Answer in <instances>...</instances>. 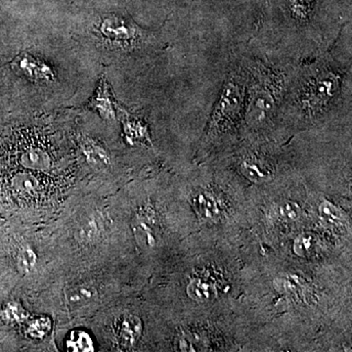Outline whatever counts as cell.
<instances>
[{"mask_svg":"<svg viewBox=\"0 0 352 352\" xmlns=\"http://www.w3.org/2000/svg\"><path fill=\"white\" fill-rule=\"evenodd\" d=\"M101 32L109 41L124 47L140 43L144 34L132 21L116 16L106 18L103 21Z\"/></svg>","mask_w":352,"mask_h":352,"instance_id":"cell-3","label":"cell"},{"mask_svg":"<svg viewBox=\"0 0 352 352\" xmlns=\"http://www.w3.org/2000/svg\"><path fill=\"white\" fill-rule=\"evenodd\" d=\"M243 175L254 183L270 182L274 176V168L265 157L256 154H249L244 157L240 164Z\"/></svg>","mask_w":352,"mask_h":352,"instance_id":"cell-5","label":"cell"},{"mask_svg":"<svg viewBox=\"0 0 352 352\" xmlns=\"http://www.w3.org/2000/svg\"><path fill=\"white\" fill-rule=\"evenodd\" d=\"M117 337L120 346L129 349L136 344L142 333V322L135 315H124L117 324Z\"/></svg>","mask_w":352,"mask_h":352,"instance_id":"cell-6","label":"cell"},{"mask_svg":"<svg viewBox=\"0 0 352 352\" xmlns=\"http://www.w3.org/2000/svg\"><path fill=\"white\" fill-rule=\"evenodd\" d=\"M150 221L146 219H138L134 222V234L138 238L139 242L143 243V245L152 247L155 245L154 227L149 224Z\"/></svg>","mask_w":352,"mask_h":352,"instance_id":"cell-13","label":"cell"},{"mask_svg":"<svg viewBox=\"0 0 352 352\" xmlns=\"http://www.w3.org/2000/svg\"><path fill=\"white\" fill-rule=\"evenodd\" d=\"M193 207L198 214L206 219H214L219 212L214 197L207 192H201L193 199Z\"/></svg>","mask_w":352,"mask_h":352,"instance_id":"cell-10","label":"cell"},{"mask_svg":"<svg viewBox=\"0 0 352 352\" xmlns=\"http://www.w3.org/2000/svg\"><path fill=\"white\" fill-rule=\"evenodd\" d=\"M190 298L198 302H210L217 298V288L214 285L201 279H194L187 287Z\"/></svg>","mask_w":352,"mask_h":352,"instance_id":"cell-9","label":"cell"},{"mask_svg":"<svg viewBox=\"0 0 352 352\" xmlns=\"http://www.w3.org/2000/svg\"><path fill=\"white\" fill-rule=\"evenodd\" d=\"M78 233H80V239L85 241V242H90V241L96 239L98 237L99 233H100L98 222L95 219H87L80 226V232Z\"/></svg>","mask_w":352,"mask_h":352,"instance_id":"cell-18","label":"cell"},{"mask_svg":"<svg viewBox=\"0 0 352 352\" xmlns=\"http://www.w3.org/2000/svg\"><path fill=\"white\" fill-rule=\"evenodd\" d=\"M278 212H279L282 219L289 220V221H295V220L300 219V215H302V208L298 204L287 201L279 206Z\"/></svg>","mask_w":352,"mask_h":352,"instance_id":"cell-17","label":"cell"},{"mask_svg":"<svg viewBox=\"0 0 352 352\" xmlns=\"http://www.w3.org/2000/svg\"><path fill=\"white\" fill-rule=\"evenodd\" d=\"M66 346L69 351H94V340L85 331H73L69 333Z\"/></svg>","mask_w":352,"mask_h":352,"instance_id":"cell-11","label":"cell"},{"mask_svg":"<svg viewBox=\"0 0 352 352\" xmlns=\"http://www.w3.org/2000/svg\"><path fill=\"white\" fill-rule=\"evenodd\" d=\"M97 295L96 289L89 283H78L69 287L66 291V300L71 307H83L91 302Z\"/></svg>","mask_w":352,"mask_h":352,"instance_id":"cell-8","label":"cell"},{"mask_svg":"<svg viewBox=\"0 0 352 352\" xmlns=\"http://www.w3.org/2000/svg\"><path fill=\"white\" fill-rule=\"evenodd\" d=\"M36 263V254L32 250L27 249L20 252L18 256V267L24 274L31 272Z\"/></svg>","mask_w":352,"mask_h":352,"instance_id":"cell-19","label":"cell"},{"mask_svg":"<svg viewBox=\"0 0 352 352\" xmlns=\"http://www.w3.org/2000/svg\"><path fill=\"white\" fill-rule=\"evenodd\" d=\"M83 152H85L88 162L92 166H94L95 168H106L110 164V159H109L107 152L100 146L95 144L94 142L85 143V147H83Z\"/></svg>","mask_w":352,"mask_h":352,"instance_id":"cell-12","label":"cell"},{"mask_svg":"<svg viewBox=\"0 0 352 352\" xmlns=\"http://www.w3.org/2000/svg\"><path fill=\"white\" fill-rule=\"evenodd\" d=\"M317 0H287L289 17L295 25H307L314 16Z\"/></svg>","mask_w":352,"mask_h":352,"instance_id":"cell-7","label":"cell"},{"mask_svg":"<svg viewBox=\"0 0 352 352\" xmlns=\"http://www.w3.org/2000/svg\"><path fill=\"white\" fill-rule=\"evenodd\" d=\"M314 238L309 234L298 236L294 244V252L298 256H307L314 249Z\"/></svg>","mask_w":352,"mask_h":352,"instance_id":"cell-16","label":"cell"},{"mask_svg":"<svg viewBox=\"0 0 352 352\" xmlns=\"http://www.w3.org/2000/svg\"><path fill=\"white\" fill-rule=\"evenodd\" d=\"M249 72L244 122L261 131L272 126L279 117L285 92L293 72L263 63L261 60L245 59Z\"/></svg>","mask_w":352,"mask_h":352,"instance_id":"cell-2","label":"cell"},{"mask_svg":"<svg viewBox=\"0 0 352 352\" xmlns=\"http://www.w3.org/2000/svg\"><path fill=\"white\" fill-rule=\"evenodd\" d=\"M51 329L50 319L47 317H39L34 319L28 328V333L32 339H43L50 332Z\"/></svg>","mask_w":352,"mask_h":352,"instance_id":"cell-15","label":"cell"},{"mask_svg":"<svg viewBox=\"0 0 352 352\" xmlns=\"http://www.w3.org/2000/svg\"><path fill=\"white\" fill-rule=\"evenodd\" d=\"M346 73L332 61L320 59L292 73L280 115L302 122H316L340 103Z\"/></svg>","mask_w":352,"mask_h":352,"instance_id":"cell-1","label":"cell"},{"mask_svg":"<svg viewBox=\"0 0 352 352\" xmlns=\"http://www.w3.org/2000/svg\"><path fill=\"white\" fill-rule=\"evenodd\" d=\"M12 67L34 82H50L55 80L54 73L50 65L27 52L21 53L12 62Z\"/></svg>","mask_w":352,"mask_h":352,"instance_id":"cell-4","label":"cell"},{"mask_svg":"<svg viewBox=\"0 0 352 352\" xmlns=\"http://www.w3.org/2000/svg\"><path fill=\"white\" fill-rule=\"evenodd\" d=\"M319 214L323 221L328 224H340L344 220V215L339 208L329 201H323L319 207Z\"/></svg>","mask_w":352,"mask_h":352,"instance_id":"cell-14","label":"cell"}]
</instances>
